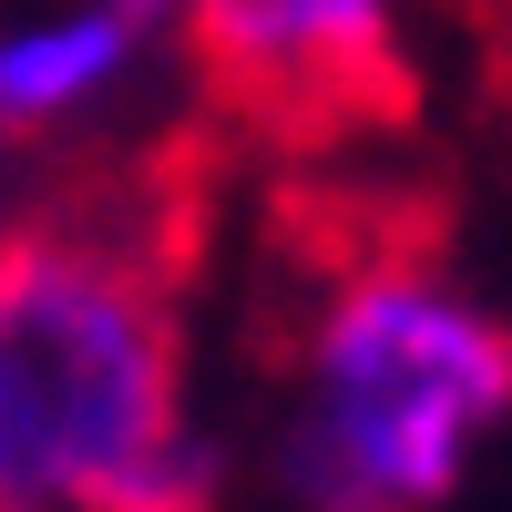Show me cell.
<instances>
[{
	"instance_id": "6",
	"label": "cell",
	"mask_w": 512,
	"mask_h": 512,
	"mask_svg": "<svg viewBox=\"0 0 512 512\" xmlns=\"http://www.w3.org/2000/svg\"><path fill=\"white\" fill-rule=\"evenodd\" d=\"M0 512H31V502H0Z\"/></svg>"
},
{
	"instance_id": "4",
	"label": "cell",
	"mask_w": 512,
	"mask_h": 512,
	"mask_svg": "<svg viewBox=\"0 0 512 512\" xmlns=\"http://www.w3.org/2000/svg\"><path fill=\"white\" fill-rule=\"evenodd\" d=\"M123 52H134V21H113V11H82V21L0 41V134H11V144L52 134L72 103H93L103 82L123 72Z\"/></svg>"
},
{
	"instance_id": "5",
	"label": "cell",
	"mask_w": 512,
	"mask_h": 512,
	"mask_svg": "<svg viewBox=\"0 0 512 512\" xmlns=\"http://www.w3.org/2000/svg\"><path fill=\"white\" fill-rule=\"evenodd\" d=\"M93 11H113V21H134V31H144V21L164 11V0H93Z\"/></svg>"
},
{
	"instance_id": "2",
	"label": "cell",
	"mask_w": 512,
	"mask_h": 512,
	"mask_svg": "<svg viewBox=\"0 0 512 512\" xmlns=\"http://www.w3.org/2000/svg\"><path fill=\"white\" fill-rule=\"evenodd\" d=\"M267 267L297 277V431L308 512H431L512 400V338L451 287V195L308 164L267 205Z\"/></svg>"
},
{
	"instance_id": "1",
	"label": "cell",
	"mask_w": 512,
	"mask_h": 512,
	"mask_svg": "<svg viewBox=\"0 0 512 512\" xmlns=\"http://www.w3.org/2000/svg\"><path fill=\"white\" fill-rule=\"evenodd\" d=\"M216 144L72 164L0 216V502L216 512L185 420V297L216 236Z\"/></svg>"
},
{
	"instance_id": "3",
	"label": "cell",
	"mask_w": 512,
	"mask_h": 512,
	"mask_svg": "<svg viewBox=\"0 0 512 512\" xmlns=\"http://www.w3.org/2000/svg\"><path fill=\"white\" fill-rule=\"evenodd\" d=\"M185 72L216 154L349 164L420 123L400 0H175Z\"/></svg>"
}]
</instances>
